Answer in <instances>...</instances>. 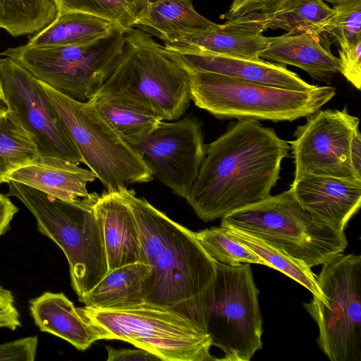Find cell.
<instances>
[{"label":"cell","instance_id":"cell-4","mask_svg":"<svg viewBox=\"0 0 361 361\" xmlns=\"http://www.w3.org/2000/svg\"><path fill=\"white\" fill-rule=\"evenodd\" d=\"M98 92L118 95L161 121L178 120L191 100L188 71L150 35L134 27L126 30L121 59Z\"/></svg>","mask_w":361,"mask_h":361},{"label":"cell","instance_id":"cell-25","mask_svg":"<svg viewBox=\"0 0 361 361\" xmlns=\"http://www.w3.org/2000/svg\"><path fill=\"white\" fill-rule=\"evenodd\" d=\"M118 27L111 21L89 13L59 12L51 23L32 35L27 44L38 47L81 44L104 37Z\"/></svg>","mask_w":361,"mask_h":361},{"label":"cell","instance_id":"cell-31","mask_svg":"<svg viewBox=\"0 0 361 361\" xmlns=\"http://www.w3.org/2000/svg\"><path fill=\"white\" fill-rule=\"evenodd\" d=\"M195 234L205 252L216 262L228 265L249 263L265 266L255 252L231 238L224 227H212Z\"/></svg>","mask_w":361,"mask_h":361},{"label":"cell","instance_id":"cell-17","mask_svg":"<svg viewBox=\"0 0 361 361\" xmlns=\"http://www.w3.org/2000/svg\"><path fill=\"white\" fill-rule=\"evenodd\" d=\"M93 211L102 228L109 271L135 262L147 264L134 216L120 192L97 195Z\"/></svg>","mask_w":361,"mask_h":361},{"label":"cell","instance_id":"cell-26","mask_svg":"<svg viewBox=\"0 0 361 361\" xmlns=\"http://www.w3.org/2000/svg\"><path fill=\"white\" fill-rule=\"evenodd\" d=\"M90 102L133 146L145 140L161 121L145 108L114 94L97 92Z\"/></svg>","mask_w":361,"mask_h":361},{"label":"cell","instance_id":"cell-21","mask_svg":"<svg viewBox=\"0 0 361 361\" xmlns=\"http://www.w3.org/2000/svg\"><path fill=\"white\" fill-rule=\"evenodd\" d=\"M32 318L43 332L59 337L79 350L87 349L103 334L86 321L62 293L44 292L29 302Z\"/></svg>","mask_w":361,"mask_h":361},{"label":"cell","instance_id":"cell-20","mask_svg":"<svg viewBox=\"0 0 361 361\" xmlns=\"http://www.w3.org/2000/svg\"><path fill=\"white\" fill-rule=\"evenodd\" d=\"M96 178L91 170L78 164L58 158L39 157L11 173L6 183L13 180L56 198L75 202L90 195L87 185Z\"/></svg>","mask_w":361,"mask_h":361},{"label":"cell","instance_id":"cell-39","mask_svg":"<svg viewBox=\"0 0 361 361\" xmlns=\"http://www.w3.org/2000/svg\"><path fill=\"white\" fill-rule=\"evenodd\" d=\"M350 156L353 169L357 178L361 180V135L359 128L353 136Z\"/></svg>","mask_w":361,"mask_h":361},{"label":"cell","instance_id":"cell-3","mask_svg":"<svg viewBox=\"0 0 361 361\" xmlns=\"http://www.w3.org/2000/svg\"><path fill=\"white\" fill-rule=\"evenodd\" d=\"M7 184L6 195L18 199L35 218L39 232L63 252L80 299L109 271L102 228L93 211L97 194L71 202L13 180Z\"/></svg>","mask_w":361,"mask_h":361},{"label":"cell","instance_id":"cell-24","mask_svg":"<svg viewBox=\"0 0 361 361\" xmlns=\"http://www.w3.org/2000/svg\"><path fill=\"white\" fill-rule=\"evenodd\" d=\"M149 265L135 262L109 271L106 276L79 300L85 306L102 309L131 307L145 302L143 283Z\"/></svg>","mask_w":361,"mask_h":361},{"label":"cell","instance_id":"cell-22","mask_svg":"<svg viewBox=\"0 0 361 361\" xmlns=\"http://www.w3.org/2000/svg\"><path fill=\"white\" fill-rule=\"evenodd\" d=\"M269 41V37L262 34L245 33L231 29L225 24H219L211 30L175 35L164 42V44L203 53L258 60L267 49Z\"/></svg>","mask_w":361,"mask_h":361},{"label":"cell","instance_id":"cell-10","mask_svg":"<svg viewBox=\"0 0 361 361\" xmlns=\"http://www.w3.org/2000/svg\"><path fill=\"white\" fill-rule=\"evenodd\" d=\"M216 276L207 293L202 329L224 352L219 360L250 361L262 348L259 290L249 263L216 262Z\"/></svg>","mask_w":361,"mask_h":361},{"label":"cell","instance_id":"cell-19","mask_svg":"<svg viewBox=\"0 0 361 361\" xmlns=\"http://www.w3.org/2000/svg\"><path fill=\"white\" fill-rule=\"evenodd\" d=\"M336 12L324 0H289L273 13H252L226 21L228 27L250 34H262L267 29L287 32L326 33Z\"/></svg>","mask_w":361,"mask_h":361},{"label":"cell","instance_id":"cell-1","mask_svg":"<svg viewBox=\"0 0 361 361\" xmlns=\"http://www.w3.org/2000/svg\"><path fill=\"white\" fill-rule=\"evenodd\" d=\"M289 149L257 120H238L207 147L185 200L205 222L263 200L276 186Z\"/></svg>","mask_w":361,"mask_h":361},{"label":"cell","instance_id":"cell-18","mask_svg":"<svg viewBox=\"0 0 361 361\" xmlns=\"http://www.w3.org/2000/svg\"><path fill=\"white\" fill-rule=\"evenodd\" d=\"M330 37L310 32H287L269 37V44L259 58L297 66L314 80L329 84L339 72V59L331 54Z\"/></svg>","mask_w":361,"mask_h":361},{"label":"cell","instance_id":"cell-41","mask_svg":"<svg viewBox=\"0 0 361 361\" xmlns=\"http://www.w3.org/2000/svg\"><path fill=\"white\" fill-rule=\"evenodd\" d=\"M3 100H4V95H3L1 82H0V101L3 102Z\"/></svg>","mask_w":361,"mask_h":361},{"label":"cell","instance_id":"cell-29","mask_svg":"<svg viewBox=\"0 0 361 361\" xmlns=\"http://www.w3.org/2000/svg\"><path fill=\"white\" fill-rule=\"evenodd\" d=\"M39 157L33 140L8 111L0 115V185L11 173Z\"/></svg>","mask_w":361,"mask_h":361},{"label":"cell","instance_id":"cell-28","mask_svg":"<svg viewBox=\"0 0 361 361\" xmlns=\"http://www.w3.org/2000/svg\"><path fill=\"white\" fill-rule=\"evenodd\" d=\"M224 228L231 238L245 245L259 257L265 263V266L286 274L308 289L313 296L324 302V296L317 283L316 275L313 274L310 267L257 237L230 226H224Z\"/></svg>","mask_w":361,"mask_h":361},{"label":"cell","instance_id":"cell-42","mask_svg":"<svg viewBox=\"0 0 361 361\" xmlns=\"http://www.w3.org/2000/svg\"><path fill=\"white\" fill-rule=\"evenodd\" d=\"M6 111V109L0 105V115L3 114Z\"/></svg>","mask_w":361,"mask_h":361},{"label":"cell","instance_id":"cell-2","mask_svg":"<svg viewBox=\"0 0 361 361\" xmlns=\"http://www.w3.org/2000/svg\"><path fill=\"white\" fill-rule=\"evenodd\" d=\"M134 216L150 273L143 283L145 301L176 311L201 328L216 261L195 232L168 217L132 190L120 192Z\"/></svg>","mask_w":361,"mask_h":361},{"label":"cell","instance_id":"cell-9","mask_svg":"<svg viewBox=\"0 0 361 361\" xmlns=\"http://www.w3.org/2000/svg\"><path fill=\"white\" fill-rule=\"evenodd\" d=\"M86 164L109 192L152 180L135 147L90 102L74 100L39 81Z\"/></svg>","mask_w":361,"mask_h":361},{"label":"cell","instance_id":"cell-14","mask_svg":"<svg viewBox=\"0 0 361 361\" xmlns=\"http://www.w3.org/2000/svg\"><path fill=\"white\" fill-rule=\"evenodd\" d=\"M134 147L152 176L178 196L187 198L207 152L197 118L160 121Z\"/></svg>","mask_w":361,"mask_h":361},{"label":"cell","instance_id":"cell-16","mask_svg":"<svg viewBox=\"0 0 361 361\" xmlns=\"http://www.w3.org/2000/svg\"><path fill=\"white\" fill-rule=\"evenodd\" d=\"M290 190L306 210L342 231L361 205V183L346 179L305 174Z\"/></svg>","mask_w":361,"mask_h":361},{"label":"cell","instance_id":"cell-32","mask_svg":"<svg viewBox=\"0 0 361 361\" xmlns=\"http://www.w3.org/2000/svg\"><path fill=\"white\" fill-rule=\"evenodd\" d=\"M336 13L326 34L342 45L361 42V0H348L334 5Z\"/></svg>","mask_w":361,"mask_h":361},{"label":"cell","instance_id":"cell-40","mask_svg":"<svg viewBox=\"0 0 361 361\" xmlns=\"http://www.w3.org/2000/svg\"><path fill=\"white\" fill-rule=\"evenodd\" d=\"M326 1L330 4H332L334 6L336 4H339L341 3L345 2L348 0H324Z\"/></svg>","mask_w":361,"mask_h":361},{"label":"cell","instance_id":"cell-30","mask_svg":"<svg viewBox=\"0 0 361 361\" xmlns=\"http://www.w3.org/2000/svg\"><path fill=\"white\" fill-rule=\"evenodd\" d=\"M152 0H56L59 13L79 11L109 21L120 27H133L141 13Z\"/></svg>","mask_w":361,"mask_h":361},{"label":"cell","instance_id":"cell-5","mask_svg":"<svg viewBox=\"0 0 361 361\" xmlns=\"http://www.w3.org/2000/svg\"><path fill=\"white\" fill-rule=\"evenodd\" d=\"M221 226L257 237L310 268L342 254L348 246L344 231L306 210L290 189L227 214Z\"/></svg>","mask_w":361,"mask_h":361},{"label":"cell","instance_id":"cell-11","mask_svg":"<svg viewBox=\"0 0 361 361\" xmlns=\"http://www.w3.org/2000/svg\"><path fill=\"white\" fill-rule=\"evenodd\" d=\"M315 296L303 304L319 329L317 343L331 361H361V256L343 253L324 263Z\"/></svg>","mask_w":361,"mask_h":361},{"label":"cell","instance_id":"cell-12","mask_svg":"<svg viewBox=\"0 0 361 361\" xmlns=\"http://www.w3.org/2000/svg\"><path fill=\"white\" fill-rule=\"evenodd\" d=\"M3 103L17 123L32 137L39 157L79 164L82 158L39 82L13 59H0Z\"/></svg>","mask_w":361,"mask_h":361},{"label":"cell","instance_id":"cell-23","mask_svg":"<svg viewBox=\"0 0 361 361\" xmlns=\"http://www.w3.org/2000/svg\"><path fill=\"white\" fill-rule=\"evenodd\" d=\"M218 25L198 13L192 0H154L147 3L133 27L165 42L177 35L211 30Z\"/></svg>","mask_w":361,"mask_h":361},{"label":"cell","instance_id":"cell-38","mask_svg":"<svg viewBox=\"0 0 361 361\" xmlns=\"http://www.w3.org/2000/svg\"><path fill=\"white\" fill-rule=\"evenodd\" d=\"M18 208L6 195L0 192V237L10 228V224Z\"/></svg>","mask_w":361,"mask_h":361},{"label":"cell","instance_id":"cell-35","mask_svg":"<svg viewBox=\"0 0 361 361\" xmlns=\"http://www.w3.org/2000/svg\"><path fill=\"white\" fill-rule=\"evenodd\" d=\"M38 338L27 336L0 344V361H34Z\"/></svg>","mask_w":361,"mask_h":361},{"label":"cell","instance_id":"cell-13","mask_svg":"<svg viewBox=\"0 0 361 361\" xmlns=\"http://www.w3.org/2000/svg\"><path fill=\"white\" fill-rule=\"evenodd\" d=\"M359 118L343 109L318 110L297 127L288 142L294 157L295 178L305 174L336 177L361 183L350 162L353 136Z\"/></svg>","mask_w":361,"mask_h":361},{"label":"cell","instance_id":"cell-33","mask_svg":"<svg viewBox=\"0 0 361 361\" xmlns=\"http://www.w3.org/2000/svg\"><path fill=\"white\" fill-rule=\"evenodd\" d=\"M339 72L357 90L361 86V42L339 49Z\"/></svg>","mask_w":361,"mask_h":361},{"label":"cell","instance_id":"cell-43","mask_svg":"<svg viewBox=\"0 0 361 361\" xmlns=\"http://www.w3.org/2000/svg\"><path fill=\"white\" fill-rule=\"evenodd\" d=\"M152 1H154V0H152Z\"/></svg>","mask_w":361,"mask_h":361},{"label":"cell","instance_id":"cell-27","mask_svg":"<svg viewBox=\"0 0 361 361\" xmlns=\"http://www.w3.org/2000/svg\"><path fill=\"white\" fill-rule=\"evenodd\" d=\"M58 14L56 0H0V28L13 37L41 31Z\"/></svg>","mask_w":361,"mask_h":361},{"label":"cell","instance_id":"cell-34","mask_svg":"<svg viewBox=\"0 0 361 361\" xmlns=\"http://www.w3.org/2000/svg\"><path fill=\"white\" fill-rule=\"evenodd\" d=\"M288 1L289 0H233L222 18L228 21L252 13H273Z\"/></svg>","mask_w":361,"mask_h":361},{"label":"cell","instance_id":"cell-37","mask_svg":"<svg viewBox=\"0 0 361 361\" xmlns=\"http://www.w3.org/2000/svg\"><path fill=\"white\" fill-rule=\"evenodd\" d=\"M107 361H163L154 353L140 348L137 349H115L110 345L106 347Z\"/></svg>","mask_w":361,"mask_h":361},{"label":"cell","instance_id":"cell-6","mask_svg":"<svg viewBox=\"0 0 361 361\" xmlns=\"http://www.w3.org/2000/svg\"><path fill=\"white\" fill-rule=\"evenodd\" d=\"M80 315L104 340H120L147 350L163 361L218 360L212 338L196 322L169 308L147 302L116 309L83 307Z\"/></svg>","mask_w":361,"mask_h":361},{"label":"cell","instance_id":"cell-15","mask_svg":"<svg viewBox=\"0 0 361 361\" xmlns=\"http://www.w3.org/2000/svg\"><path fill=\"white\" fill-rule=\"evenodd\" d=\"M171 56L188 71H204L262 85L297 91L314 90L295 73L279 64L195 51L163 45Z\"/></svg>","mask_w":361,"mask_h":361},{"label":"cell","instance_id":"cell-36","mask_svg":"<svg viewBox=\"0 0 361 361\" xmlns=\"http://www.w3.org/2000/svg\"><path fill=\"white\" fill-rule=\"evenodd\" d=\"M21 326L13 293L0 286V329L16 330Z\"/></svg>","mask_w":361,"mask_h":361},{"label":"cell","instance_id":"cell-7","mask_svg":"<svg viewBox=\"0 0 361 361\" xmlns=\"http://www.w3.org/2000/svg\"><path fill=\"white\" fill-rule=\"evenodd\" d=\"M191 99L221 119L293 121L319 110L336 94L331 86L297 91L204 71H188Z\"/></svg>","mask_w":361,"mask_h":361},{"label":"cell","instance_id":"cell-8","mask_svg":"<svg viewBox=\"0 0 361 361\" xmlns=\"http://www.w3.org/2000/svg\"><path fill=\"white\" fill-rule=\"evenodd\" d=\"M128 29L115 28L91 42L38 47L27 44L8 48L1 55L9 57L37 80L78 102H90L117 67Z\"/></svg>","mask_w":361,"mask_h":361}]
</instances>
